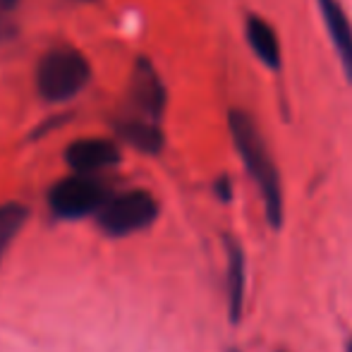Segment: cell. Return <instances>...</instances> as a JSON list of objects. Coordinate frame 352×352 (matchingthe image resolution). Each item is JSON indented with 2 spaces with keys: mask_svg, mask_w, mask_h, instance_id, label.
<instances>
[{
  "mask_svg": "<svg viewBox=\"0 0 352 352\" xmlns=\"http://www.w3.org/2000/svg\"><path fill=\"white\" fill-rule=\"evenodd\" d=\"M228 127H230L232 144H235L237 153H240L242 163L259 185L261 197L266 204V218H269L271 228H280L283 223V190H280V177L276 170V163L269 153L264 137H261L256 122L252 120L250 113L245 111H230L228 116Z\"/></svg>",
  "mask_w": 352,
  "mask_h": 352,
  "instance_id": "cell-1",
  "label": "cell"
},
{
  "mask_svg": "<svg viewBox=\"0 0 352 352\" xmlns=\"http://www.w3.org/2000/svg\"><path fill=\"white\" fill-rule=\"evenodd\" d=\"M36 91L43 101L63 103L77 96L91 82L87 56L72 46H56L36 65Z\"/></svg>",
  "mask_w": 352,
  "mask_h": 352,
  "instance_id": "cell-2",
  "label": "cell"
},
{
  "mask_svg": "<svg viewBox=\"0 0 352 352\" xmlns=\"http://www.w3.org/2000/svg\"><path fill=\"white\" fill-rule=\"evenodd\" d=\"M158 216V204L151 192L146 190H130L118 197H111L101 209V228L108 235H130V232L148 228Z\"/></svg>",
  "mask_w": 352,
  "mask_h": 352,
  "instance_id": "cell-3",
  "label": "cell"
},
{
  "mask_svg": "<svg viewBox=\"0 0 352 352\" xmlns=\"http://www.w3.org/2000/svg\"><path fill=\"white\" fill-rule=\"evenodd\" d=\"M108 199L111 197L106 185L89 173H74L65 177L48 195V204L60 218H84L94 211H101Z\"/></svg>",
  "mask_w": 352,
  "mask_h": 352,
  "instance_id": "cell-4",
  "label": "cell"
},
{
  "mask_svg": "<svg viewBox=\"0 0 352 352\" xmlns=\"http://www.w3.org/2000/svg\"><path fill=\"white\" fill-rule=\"evenodd\" d=\"M130 94H132V103L140 108L142 116L161 120L168 103L166 84H163L161 74L156 72V67L151 65V60H146V58H140L135 70H132Z\"/></svg>",
  "mask_w": 352,
  "mask_h": 352,
  "instance_id": "cell-5",
  "label": "cell"
},
{
  "mask_svg": "<svg viewBox=\"0 0 352 352\" xmlns=\"http://www.w3.org/2000/svg\"><path fill=\"white\" fill-rule=\"evenodd\" d=\"M65 161L74 173H94L111 168L120 161V148L113 140H103V137H87V140H77L65 148Z\"/></svg>",
  "mask_w": 352,
  "mask_h": 352,
  "instance_id": "cell-6",
  "label": "cell"
},
{
  "mask_svg": "<svg viewBox=\"0 0 352 352\" xmlns=\"http://www.w3.org/2000/svg\"><path fill=\"white\" fill-rule=\"evenodd\" d=\"M316 3H319V12L326 24L329 38L338 53L340 65H343L345 79L352 84V22L348 12L343 10L340 0H316Z\"/></svg>",
  "mask_w": 352,
  "mask_h": 352,
  "instance_id": "cell-7",
  "label": "cell"
},
{
  "mask_svg": "<svg viewBox=\"0 0 352 352\" xmlns=\"http://www.w3.org/2000/svg\"><path fill=\"white\" fill-rule=\"evenodd\" d=\"M247 43L254 51V56L264 63L269 70H278L280 67V41L276 29L266 22L259 14H250L245 24Z\"/></svg>",
  "mask_w": 352,
  "mask_h": 352,
  "instance_id": "cell-8",
  "label": "cell"
},
{
  "mask_svg": "<svg viewBox=\"0 0 352 352\" xmlns=\"http://www.w3.org/2000/svg\"><path fill=\"white\" fill-rule=\"evenodd\" d=\"M158 120L153 118H132V120H125L118 125V132L127 144H132L135 148H140L142 153H161L163 148V132L161 127L156 125Z\"/></svg>",
  "mask_w": 352,
  "mask_h": 352,
  "instance_id": "cell-9",
  "label": "cell"
},
{
  "mask_svg": "<svg viewBox=\"0 0 352 352\" xmlns=\"http://www.w3.org/2000/svg\"><path fill=\"white\" fill-rule=\"evenodd\" d=\"M228 305L230 321H240L242 302H245V256L235 240H228Z\"/></svg>",
  "mask_w": 352,
  "mask_h": 352,
  "instance_id": "cell-10",
  "label": "cell"
},
{
  "mask_svg": "<svg viewBox=\"0 0 352 352\" xmlns=\"http://www.w3.org/2000/svg\"><path fill=\"white\" fill-rule=\"evenodd\" d=\"M27 216H29L27 206L17 204V201H8V204L0 206V259H3L10 242L17 237V232L27 223Z\"/></svg>",
  "mask_w": 352,
  "mask_h": 352,
  "instance_id": "cell-11",
  "label": "cell"
},
{
  "mask_svg": "<svg viewBox=\"0 0 352 352\" xmlns=\"http://www.w3.org/2000/svg\"><path fill=\"white\" fill-rule=\"evenodd\" d=\"M14 34H17V27H14L12 19H10V10L0 8V43L10 41Z\"/></svg>",
  "mask_w": 352,
  "mask_h": 352,
  "instance_id": "cell-12",
  "label": "cell"
},
{
  "mask_svg": "<svg viewBox=\"0 0 352 352\" xmlns=\"http://www.w3.org/2000/svg\"><path fill=\"white\" fill-rule=\"evenodd\" d=\"M213 190H216V197H218V199L226 201V204L232 199V185H230V177H228V175H221V177H218L216 185H213Z\"/></svg>",
  "mask_w": 352,
  "mask_h": 352,
  "instance_id": "cell-13",
  "label": "cell"
},
{
  "mask_svg": "<svg viewBox=\"0 0 352 352\" xmlns=\"http://www.w3.org/2000/svg\"><path fill=\"white\" fill-rule=\"evenodd\" d=\"M17 3H19V0H0V8H5V10H14V8H17Z\"/></svg>",
  "mask_w": 352,
  "mask_h": 352,
  "instance_id": "cell-14",
  "label": "cell"
},
{
  "mask_svg": "<svg viewBox=\"0 0 352 352\" xmlns=\"http://www.w3.org/2000/svg\"><path fill=\"white\" fill-rule=\"evenodd\" d=\"M348 352H352V343H350V348H348Z\"/></svg>",
  "mask_w": 352,
  "mask_h": 352,
  "instance_id": "cell-15",
  "label": "cell"
}]
</instances>
